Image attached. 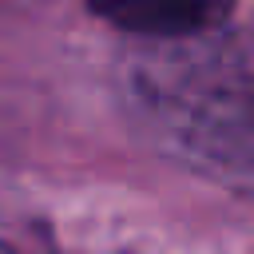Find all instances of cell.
<instances>
[{
    "mask_svg": "<svg viewBox=\"0 0 254 254\" xmlns=\"http://www.w3.org/2000/svg\"><path fill=\"white\" fill-rule=\"evenodd\" d=\"M95 8L139 36H190L210 28L226 12V0H95Z\"/></svg>",
    "mask_w": 254,
    "mask_h": 254,
    "instance_id": "1",
    "label": "cell"
},
{
    "mask_svg": "<svg viewBox=\"0 0 254 254\" xmlns=\"http://www.w3.org/2000/svg\"><path fill=\"white\" fill-rule=\"evenodd\" d=\"M0 254H12V250H8V246H0Z\"/></svg>",
    "mask_w": 254,
    "mask_h": 254,
    "instance_id": "2",
    "label": "cell"
}]
</instances>
